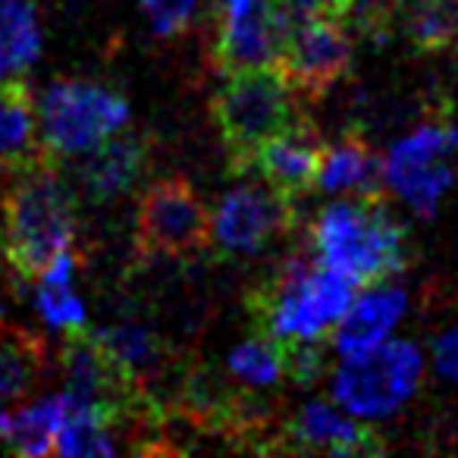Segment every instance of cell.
<instances>
[{
	"label": "cell",
	"mask_w": 458,
	"mask_h": 458,
	"mask_svg": "<svg viewBox=\"0 0 458 458\" xmlns=\"http://www.w3.org/2000/svg\"><path fill=\"white\" fill-rule=\"evenodd\" d=\"M139 4L160 38L185 32L198 10V0H139Z\"/></svg>",
	"instance_id": "cell-26"
},
{
	"label": "cell",
	"mask_w": 458,
	"mask_h": 458,
	"mask_svg": "<svg viewBox=\"0 0 458 458\" xmlns=\"http://www.w3.org/2000/svg\"><path fill=\"white\" fill-rule=\"evenodd\" d=\"M327 141L320 129L308 116H299L286 129L267 139L255 151L251 170L261 173V179L276 191L299 204L308 191L318 185V173L324 164Z\"/></svg>",
	"instance_id": "cell-12"
},
{
	"label": "cell",
	"mask_w": 458,
	"mask_h": 458,
	"mask_svg": "<svg viewBox=\"0 0 458 458\" xmlns=\"http://www.w3.org/2000/svg\"><path fill=\"white\" fill-rule=\"evenodd\" d=\"M72 255L64 251L57 255V261L38 276V289H35V308L38 314L54 327V330L76 333L85 327V308L79 301V295L70 289L72 283Z\"/></svg>",
	"instance_id": "cell-23"
},
{
	"label": "cell",
	"mask_w": 458,
	"mask_h": 458,
	"mask_svg": "<svg viewBox=\"0 0 458 458\" xmlns=\"http://www.w3.org/2000/svg\"><path fill=\"white\" fill-rule=\"evenodd\" d=\"M129 120V101L114 89L95 82H64L51 85L38 107L41 145L47 157L60 160L70 154H85L104 139L123 129Z\"/></svg>",
	"instance_id": "cell-8"
},
{
	"label": "cell",
	"mask_w": 458,
	"mask_h": 458,
	"mask_svg": "<svg viewBox=\"0 0 458 458\" xmlns=\"http://www.w3.org/2000/svg\"><path fill=\"white\" fill-rule=\"evenodd\" d=\"M405 10V35L414 51L443 54L458 45V0H393Z\"/></svg>",
	"instance_id": "cell-22"
},
{
	"label": "cell",
	"mask_w": 458,
	"mask_h": 458,
	"mask_svg": "<svg viewBox=\"0 0 458 458\" xmlns=\"http://www.w3.org/2000/svg\"><path fill=\"white\" fill-rule=\"evenodd\" d=\"M355 64V22L349 0H320L283 38L274 70L283 82L308 101H320L343 82Z\"/></svg>",
	"instance_id": "cell-5"
},
{
	"label": "cell",
	"mask_w": 458,
	"mask_h": 458,
	"mask_svg": "<svg viewBox=\"0 0 458 458\" xmlns=\"http://www.w3.org/2000/svg\"><path fill=\"white\" fill-rule=\"evenodd\" d=\"M76 239V201L51 160L20 179L4 195V255L22 280H38Z\"/></svg>",
	"instance_id": "cell-3"
},
{
	"label": "cell",
	"mask_w": 458,
	"mask_h": 458,
	"mask_svg": "<svg viewBox=\"0 0 458 458\" xmlns=\"http://www.w3.org/2000/svg\"><path fill=\"white\" fill-rule=\"evenodd\" d=\"M47 345L35 333L0 318V405L26 399L45 377Z\"/></svg>",
	"instance_id": "cell-18"
},
{
	"label": "cell",
	"mask_w": 458,
	"mask_h": 458,
	"mask_svg": "<svg viewBox=\"0 0 458 458\" xmlns=\"http://www.w3.org/2000/svg\"><path fill=\"white\" fill-rule=\"evenodd\" d=\"M311 245L324 267L355 286L389 283L411 264L408 229L389 210L386 195L345 198L318 214Z\"/></svg>",
	"instance_id": "cell-1"
},
{
	"label": "cell",
	"mask_w": 458,
	"mask_h": 458,
	"mask_svg": "<svg viewBox=\"0 0 458 458\" xmlns=\"http://www.w3.org/2000/svg\"><path fill=\"white\" fill-rule=\"evenodd\" d=\"M355 283L324 267L308 251L293 255L249 293V314L258 336L280 345L324 339L355 299Z\"/></svg>",
	"instance_id": "cell-2"
},
{
	"label": "cell",
	"mask_w": 458,
	"mask_h": 458,
	"mask_svg": "<svg viewBox=\"0 0 458 458\" xmlns=\"http://www.w3.org/2000/svg\"><path fill=\"white\" fill-rule=\"evenodd\" d=\"M214 223L198 189L185 176L154 179L135 210V249L141 258H195L210 249Z\"/></svg>",
	"instance_id": "cell-7"
},
{
	"label": "cell",
	"mask_w": 458,
	"mask_h": 458,
	"mask_svg": "<svg viewBox=\"0 0 458 458\" xmlns=\"http://www.w3.org/2000/svg\"><path fill=\"white\" fill-rule=\"evenodd\" d=\"M283 41L274 0H223V22L214 45V64L223 72L270 66Z\"/></svg>",
	"instance_id": "cell-13"
},
{
	"label": "cell",
	"mask_w": 458,
	"mask_h": 458,
	"mask_svg": "<svg viewBox=\"0 0 458 458\" xmlns=\"http://www.w3.org/2000/svg\"><path fill=\"white\" fill-rule=\"evenodd\" d=\"M405 314V293L399 286H368L364 295L352 299L345 314L339 318L336 330V352L339 355H361V352L380 345L389 336L399 318Z\"/></svg>",
	"instance_id": "cell-17"
},
{
	"label": "cell",
	"mask_w": 458,
	"mask_h": 458,
	"mask_svg": "<svg viewBox=\"0 0 458 458\" xmlns=\"http://www.w3.org/2000/svg\"><path fill=\"white\" fill-rule=\"evenodd\" d=\"M64 393L47 395L29 408L0 411V443L16 455H57V433L64 424Z\"/></svg>",
	"instance_id": "cell-20"
},
{
	"label": "cell",
	"mask_w": 458,
	"mask_h": 458,
	"mask_svg": "<svg viewBox=\"0 0 458 458\" xmlns=\"http://www.w3.org/2000/svg\"><path fill=\"white\" fill-rule=\"evenodd\" d=\"M47 160L32 89L22 76L0 79V173H22Z\"/></svg>",
	"instance_id": "cell-16"
},
{
	"label": "cell",
	"mask_w": 458,
	"mask_h": 458,
	"mask_svg": "<svg viewBox=\"0 0 458 458\" xmlns=\"http://www.w3.org/2000/svg\"><path fill=\"white\" fill-rule=\"evenodd\" d=\"M214 223V239L233 255H255L267 249L276 236L293 233L299 216L295 201L276 195L267 182L264 185H236L220 198Z\"/></svg>",
	"instance_id": "cell-11"
},
{
	"label": "cell",
	"mask_w": 458,
	"mask_h": 458,
	"mask_svg": "<svg viewBox=\"0 0 458 458\" xmlns=\"http://www.w3.org/2000/svg\"><path fill=\"white\" fill-rule=\"evenodd\" d=\"M114 430L116 424L104 414L66 405L57 433V455H114L120 449Z\"/></svg>",
	"instance_id": "cell-24"
},
{
	"label": "cell",
	"mask_w": 458,
	"mask_h": 458,
	"mask_svg": "<svg viewBox=\"0 0 458 458\" xmlns=\"http://www.w3.org/2000/svg\"><path fill=\"white\" fill-rule=\"evenodd\" d=\"M386 185L418 216H433L458 179V126L445 110H433L389 151Z\"/></svg>",
	"instance_id": "cell-6"
},
{
	"label": "cell",
	"mask_w": 458,
	"mask_h": 458,
	"mask_svg": "<svg viewBox=\"0 0 458 458\" xmlns=\"http://www.w3.org/2000/svg\"><path fill=\"white\" fill-rule=\"evenodd\" d=\"M229 377L249 386H276L286 377V345L267 336H255L239 343L226 358Z\"/></svg>",
	"instance_id": "cell-25"
},
{
	"label": "cell",
	"mask_w": 458,
	"mask_h": 458,
	"mask_svg": "<svg viewBox=\"0 0 458 458\" xmlns=\"http://www.w3.org/2000/svg\"><path fill=\"white\" fill-rule=\"evenodd\" d=\"M41 54V26L32 0H0V79L22 76Z\"/></svg>",
	"instance_id": "cell-21"
},
{
	"label": "cell",
	"mask_w": 458,
	"mask_h": 458,
	"mask_svg": "<svg viewBox=\"0 0 458 458\" xmlns=\"http://www.w3.org/2000/svg\"><path fill=\"white\" fill-rule=\"evenodd\" d=\"M91 336L104 345L110 358L151 393V383L160 380L170 368V349L154 336L148 327L139 324H114L91 330ZM154 395V393H151Z\"/></svg>",
	"instance_id": "cell-19"
},
{
	"label": "cell",
	"mask_w": 458,
	"mask_h": 458,
	"mask_svg": "<svg viewBox=\"0 0 458 458\" xmlns=\"http://www.w3.org/2000/svg\"><path fill=\"white\" fill-rule=\"evenodd\" d=\"M383 185H386V164L361 129H345L336 141H327L314 189L327 195L370 198L383 195Z\"/></svg>",
	"instance_id": "cell-15"
},
{
	"label": "cell",
	"mask_w": 458,
	"mask_h": 458,
	"mask_svg": "<svg viewBox=\"0 0 458 458\" xmlns=\"http://www.w3.org/2000/svg\"><path fill=\"white\" fill-rule=\"evenodd\" d=\"M424 374V358L418 345L393 339L349 355L333 377V395L343 408L358 418H383L402 408L414 395Z\"/></svg>",
	"instance_id": "cell-9"
},
{
	"label": "cell",
	"mask_w": 458,
	"mask_h": 458,
	"mask_svg": "<svg viewBox=\"0 0 458 458\" xmlns=\"http://www.w3.org/2000/svg\"><path fill=\"white\" fill-rule=\"evenodd\" d=\"M220 4H223V0H220Z\"/></svg>",
	"instance_id": "cell-28"
},
{
	"label": "cell",
	"mask_w": 458,
	"mask_h": 458,
	"mask_svg": "<svg viewBox=\"0 0 458 458\" xmlns=\"http://www.w3.org/2000/svg\"><path fill=\"white\" fill-rule=\"evenodd\" d=\"M433 364L445 380L458 383V327L439 333L437 343H433Z\"/></svg>",
	"instance_id": "cell-27"
},
{
	"label": "cell",
	"mask_w": 458,
	"mask_h": 458,
	"mask_svg": "<svg viewBox=\"0 0 458 458\" xmlns=\"http://www.w3.org/2000/svg\"><path fill=\"white\" fill-rule=\"evenodd\" d=\"M264 452L295 455H380L386 443L374 427L345 418L327 402L299 405L289 418L276 420Z\"/></svg>",
	"instance_id": "cell-10"
},
{
	"label": "cell",
	"mask_w": 458,
	"mask_h": 458,
	"mask_svg": "<svg viewBox=\"0 0 458 458\" xmlns=\"http://www.w3.org/2000/svg\"><path fill=\"white\" fill-rule=\"evenodd\" d=\"M148 170V141L139 132H120L85 151L79 164V185L91 201H114L141 182Z\"/></svg>",
	"instance_id": "cell-14"
},
{
	"label": "cell",
	"mask_w": 458,
	"mask_h": 458,
	"mask_svg": "<svg viewBox=\"0 0 458 458\" xmlns=\"http://www.w3.org/2000/svg\"><path fill=\"white\" fill-rule=\"evenodd\" d=\"M210 114L220 129L229 170L242 176L251 170L258 148L289 123L305 116V110H299V95L283 82L274 66H258L226 72L210 101Z\"/></svg>",
	"instance_id": "cell-4"
}]
</instances>
